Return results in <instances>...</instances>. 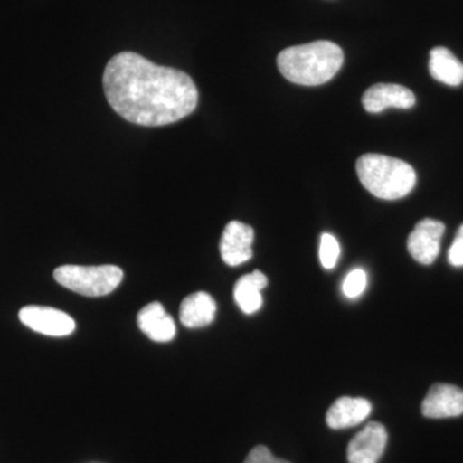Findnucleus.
<instances>
[{
  "label": "nucleus",
  "instance_id": "f257e3e1",
  "mask_svg": "<svg viewBox=\"0 0 463 463\" xmlns=\"http://www.w3.org/2000/svg\"><path fill=\"white\" fill-rule=\"evenodd\" d=\"M103 90L121 118L143 127L176 123L191 115L199 102L190 75L158 66L134 52H123L109 61Z\"/></svg>",
  "mask_w": 463,
  "mask_h": 463
},
{
  "label": "nucleus",
  "instance_id": "f03ea898",
  "mask_svg": "<svg viewBox=\"0 0 463 463\" xmlns=\"http://www.w3.org/2000/svg\"><path fill=\"white\" fill-rule=\"evenodd\" d=\"M344 63L343 50L330 41H317L286 48L277 66L291 83L317 87L330 81Z\"/></svg>",
  "mask_w": 463,
  "mask_h": 463
},
{
  "label": "nucleus",
  "instance_id": "7ed1b4c3",
  "mask_svg": "<svg viewBox=\"0 0 463 463\" xmlns=\"http://www.w3.org/2000/svg\"><path fill=\"white\" fill-rule=\"evenodd\" d=\"M356 174L364 187L381 200L407 196L416 185V172L410 164L380 154H365L356 161Z\"/></svg>",
  "mask_w": 463,
  "mask_h": 463
},
{
  "label": "nucleus",
  "instance_id": "20e7f679",
  "mask_svg": "<svg viewBox=\"0 0 463 463\" xmlns=\"http://www.w3.org/2000/svg\"><path fill=\"white\" fill-rule=\"evenodd\" d=\"M53 276L61 286L71 289L76 294L99 298L111 294L123 281L124 273L116 265H62L54 270Z\"/></svg>",
  "mask_w": 463,
  "mask_h": 463
},
{
  "label": "nucleus",
  "instance_id": "39448f33",
  "mask_svg": "<svg viewBox=\"0 0 463 463\" xmlns=\"http://www.w3.org/2000/svg\"><path fill=\"white\" fill-rule=\"evenodd\" d=\"M20 321L30 330L47 336H69L75 331V321L62 310L54 307L29 306L18 313Z\"/></svg>",
  "mask_w": 463,
  "mask_h": 463
},
{
  "label": "nucleus",
  "instance_id": "423d86ee",
  "mask_svg": "<svg viewBox=\"0 0 463 463\" xmlns=\"http://www.w3.org/2000/svg\"><path fill=\"white\" fill-rule=\"evenodd\" d=\"M446 225L435 219H423L408 237V251L420 264L430 265L440 252V241Z\"/></svg>",
  "mask_w": 463,
  "mask_h": 463
},
{
  "label": "nucleus",
  "instance_id": "0eeeda50",
  "mask_svg": "<svg viewBox=\"0 0 463 463\" xmlns=\"http://www.w3.org/2000/svg\"><path fill=\"white\" fill-rule=\"evenodd\" d=\"M388 444V431L379 422H370L347 447L349 463H377Z\"/></svg>",
  "mask_w": 463,
  "mask_h": 463
},
{
  "label": "nucleus",
  "instance_id": "6e6552de",
  "mask_svg": "<svg viewBox=\"0 0 463 463\" xmlns=\"http://www.w3.org/2000/svg\"><path fill=\"white\" fill-rule=\"evenodd\" d=\"M254 230L250 225L233 221L225 225L221 240V255L225 264L239 267L252 258Z\"/></svg>",
  "mask_w": 463,
  "mask_h": 463
},
{
  "label": "nucleus",
  "instance_id": "1a4fd4ad",
  "mask_svg": "<svg viewBox=\"0 0 463 463\" xmlns=\"http://www.w3.org/2000/svg\"><path fill=\"white\" fill-rule=\"evenodd\" d=\"M422 414L428 419H448L463 414V390L448 383H435L422 402Z\"/></svg>",
  "mask_w": 463,
  "mask_h": 463
},
{
  "label": "nucleus",
  "instance_id": "9d476101",
  "mask_svg": "<svg viewBox=\"0 0 463 463\" xmlns=\"http://www.w3.org/2000/svg\"><path fill=\"white\" fill-rule=\"evenodd\" d=\"M362 102L365 111L379 114L389 108L412 109L416 97L412 90L403 85L376 84L365 90Z\"/></svg>",
  "mask_w": 463,
  "mask_h": 463
},
{
  "label": "nucleus",
  "instance_id": "9b49d317",
  "mask_svg": "<svg viewBox=\"0 0 463 463\" xmlns=\"http://www.w3.org/2000/svg\"><path fill=\"white\" fill-rule=\"evenodd\" d=\"M373 405L367 399L343 397L328 410L326 421L334 430L353 428L364 422L371 414Z\"/></svg>",
  "mask_w": 463,
  "mask_h": 463
},
{
  "label": "nucleus",
  "instance_id": "f8f14e48",
  "mask_svg": "<svg viewBox=\"0 0 463 463\" xmlns=\"http://www.w3.org/2000/svg\"><path fill=\"white\" fill-rule=\"evenodd\" d=\"M139 330L157 343H166L174 339L176 334L175 323L172 316L167 315L165 307L160 303H151L142 307L137 317Z\"/></svg>",
  "mask_w": 463,
  "mask_h": 463
},
{
  "label": "nucleus",
  "instance_id": "ddd939ff",
  "mask_svg": "<svg viewBox=\"0 0 463 463\" xmlns=\"http://www.w3.org/2000/svg\"><path fill=\"white\" fill-rule=\"evenodd\" d=\"M216 303L206 292H194L182 301L179 318L188 328H203L214 321Z\"/></svg>",
  "mask_w": 463,
  "mask_h": 463
},
{
  "label": "nucleus",
  "instance_id": "4468645a",
  "mask_svg": "<svg viewBox=\"0 0 463 463\" xmlns=\"http://www.w3.org/2000/svg\"><path fill=\"white\" fill-rule=\"evenodd\" d=\"M268 279L260 270L241 277L234 286L237 306L246 315H254L263 306L261 291L267 288Z\"/></svg>",
  "mask_w": 463,
  "mask_h": 463
},
{
  "label": "nucleus",
  "instance_id": "2eb2a0df",
  "mask_svg": "<svg viewBox=\"0 0 463 463\" xmlns=\"http://www.w3.org/2000/svg\"><path fill=\"white\" fill-rule=\"evenodd\" d=\"M429 69L432 78L440 83L450 87H458L463 83V63L447 48L431 50Z\"/></svg>",
  "mask_w": 463,
  "mask_h": 463
},
{
  "label": "nucleus",
  "instance_id": "dca6fc26",
  "mask_svg": "<svg viewBox=\"0 0 463 463\" xmlns=\"http://www.w3.org/2000/svg\"><path fill=\"white\" fill-rule=\"evenodd\" d=\"M340 243L336 237L330 233H323L319 245V260L325 269H332L337 264L340 257Z\"/></svg>",
  "mask_w": 463,
  "mask_h": 463
},
{
  "label": "nucleus",
  "instance_id": "f3484780",
  "mask_svg": "<svg viewBox=\"0 0 463 463\" xmlns=\"http://www.w3.org/2000/svg\"><path fill=\"white\" fill-rule=\"evenodd\" d=\"M367 288V274L364 269H354L344 279L343 292L346 298H355L364 294Z\"/></svg>",
  "mask_w": 463,
  "mask_h": 463
},
{
  "label": "nucleus",
  "instance_id": "a211bd4d",
  "mask_svg": "<svg viewBox=\"0 0 463 463\" xmlns=\"http://www.w3.org/2000/svg\"><path fill=\"white\" fill-rule=\"evenodd\" d=\"M448 261L453 267H463V225L457 232L456 239L448 251Z\"/></svg>",
  "mask_w": 463,
  "mask_h": 463
},
{
  "label": "nucleus",
  "instance_id": "6ab92c4d",
  "mask_svg": "<svg viewBox=\"0 0 463 463\" xmlns=\"http://www.w3.org/2000/svg\"><path fill=\"white\" fill-rule=\"evenodd\" d=\"M245 463H289L283 461V459L276 458L270 453V450L267 447L258 446L255 447L249 456L246 457Z\"/></svg>",
  "mask_w": 463,
  "mask_h": 463
}]
</instances>
